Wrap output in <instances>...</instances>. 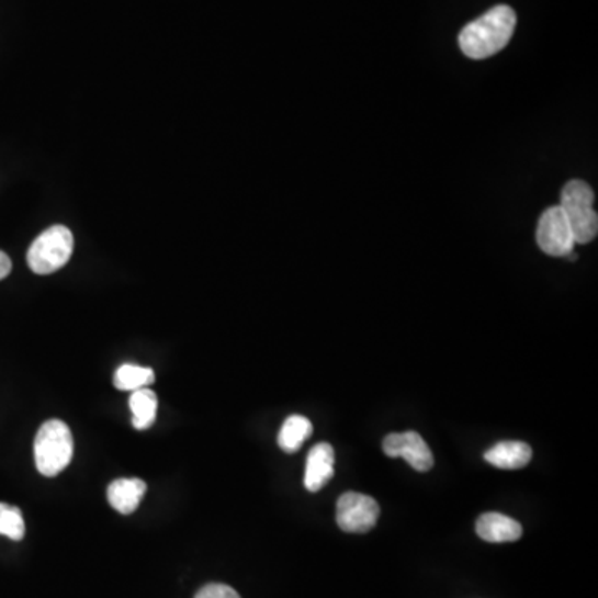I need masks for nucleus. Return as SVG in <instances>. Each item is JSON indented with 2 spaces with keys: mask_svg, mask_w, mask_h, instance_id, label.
<instances>
[{
  "mask_svg": "<svg viewBox=\"0 0 598 598\" xmlns=\"http://www.w3.org/2000/svg\"><path fill=\"white\" fill-rule=\"evenodd\" d=\"M517 18L509 5H497L471 22L459 34V45L472 60H484L506 48L516 31Z\"/></svg>",
  "mask_w": 598,
  "mask_h": 598,
  "instance_id": "nucleus-1",
  "label": "nucleus"
},
{
  "mask_svg": "<svg viewBox=\"0 0 598 598\" xmlns=\"http://www.w3.org/2000/svg\"><path fill=\"white\" fill-rule=\"evenodd\" d=\"M35 465L45 477L60 474L74 458V438L66 422L52 419L44 422L35 436Z\"/></svg>",
  "mask_w": 598,
  "mask_h": 598,
  "instance_id": "nucleus-2",
  "label": "nucleus"
},
{
  "mask_svg": "<svg viewBox=\"0 0 598 598\" xmlns=\"http://www.w3.org/2000/svg\"><path fill=\"white\" fill-rule=\"evenodd\" d=\"M594 190L582 180H572L562 189L561 208L567 216L575 244L587 245L598 233V216L594 210Z\"/></svg>",
  "mask_w": 598,
  "mask_h": 598,
  "instance_id": "nucleus-3",
  "label": "nucleus"
},
{
  "mask_svg": "<svg viewBox=\"0 0 598 598\" xmlns=\"http://www.w3.org/2000/svg\"><path fill=\"white\" fill-rule=\"evenodd\" d=\"M72 251V232L67 226L54 225L35 238L29 248L27 263L35 274H52L66 267Z\"/></svg>",
  "mask_w": 598,
  "mask_h": 598,
  "instance_id": "nucleus-4",
  "label": "nucleus"
},
{
  "mask_svg": "<svg viewBox=\"0 0 598 598\" xmlns=\"http://www.w3.org/2000/svg\"><path fill=\"white\" fill-rule=\"evenodd\" d=\"M535 239L539 248L549 257H568L574 251V233L561 206H551L542 213Z\"/></svg>",
  "mask_w": 598,
  "mask_h": 598,
  "instance_id": "nucleus-5",
  "label": "nucleus"
},
{
  "mask_svg": "<svg viewBox=\"0 0 598 598\" xmlns=\"http://www.w3.org/2000/svg\"><path fill=\"white\" fill-rule=\"evenodd\" d=\"M380 504L366 494L346 493L336 506V522L348 533H366L380 519Z\"/></svg>",
  "mask_w": 598,
  "mask_h": 598,
  "instance_id": "nucleus-6",
  "label": "nucleus"
},
{
  "mask_svg": "<svg viewBox=\"0 0 598 598\" xmlns=\"http://www.w3.org/2000/svg\"><path fill=\"white\" fill-rule=\"evenodd\" d=\"M384 454L390 458H403L410 467L419 472H428L435 465V455L417 432H400L386 436L383 442Z\"/></svg>",
  "mask_w": 598,
  "mask_h": 598,
  "instance_id": "nucleus-7",
  "label": "nucleus"
},
{
  "mask_svg": "<svg viewBox=\"0 0 598 598\" xmlns=\"http://www.w3.org/2000/svg\"><path fill=\"white\" fill-rule=\"evenodd\" d=\"M335 475V449L319 442L309 451L306 461L305 487L309 493H318Z\"/></svg>",
  "mask_w": 598,
  "mask_h": 598,
  "instance_id": "nucleus-8",
  "label": "nucleus"
},
{
  "mask_svg": "<svg viewBox=\"0 0 598 598\" xmlns=\"http://www.w3.org/2000/svg\"><path fill=\"white\" fill-rule=\"evenodd\" d=\"M475 532L483 541L490 544H504V542L519 541L522 537V526L512 517L489 512L478 517Z\"/></svg>",
  "mask_w": 598,
  "mask_h": 598,
  "instance_id": "nucleus-9",
  "label": "nucleus"
},
{
  "mask_svg": "<svg viewBox=\"0 0 598 598\" xmlns=\"http://www.w3.org/2000/svg\"><path fill=\"white\" fill-rule=\"evenodd\" d=\"M145 493H147V484L142 478H116L110 484L106 497L116 512L131 516L140 506Z\"/></svg>",
  "mask_w": 598,
  "mask_h": 598,
  "instance_id": "nucleus-10",
  "label": "nucleus"
},
{
  "mask_svg": "<svg viewBox=\"0 0 598 598\" xmlns=\"http://www.w3.org/2000/svg\"><path fill=\"white\" fill-rule=\"evenodd\" d=\"M484 459L494 467L514 471V469H522L529 464L532 459V449L526 442L520 441L497 442L484 454Z\"/></svg>",
  "mask_w": 598,
  "mask_h": 598,
  "instance_id": "nucleus-11",
  "label": "nucleus"
},
{
  "mask_svg": "<svg viewBox=\"0 0 598 598\" xmlns=\"http://www.w3.org/2000/svg\"><path fill=\"white\" fill-rule=\"evenodd\" d=\"M313 425L308 417L294 416L287 417L278 435V445L287 454L300 451L302 445L312 438Z\"/></svg>",
  "mask_w": 598,
  "mask_h": 598,
  "instance_id": "nucleus-12",
  "label": "nucleus"
},
{
  "mask_svg": "<svg viewBox=\"0 0 598 598\" xmlns=\"http://www.w3.org/2000/svg\"><path fill=\"white\" fill-rule=\"evenodd\" d=\"M131 409L132 416H134L132 417V422H134V428L137 431H145V429L151 428L155 419H157V394L150 387L134 391L131 396Z\"/></svg>",
  "mask_w": 598,
  "mask_h": 598,
  "instance_id": "nucleus-13",
  "label": "nucleus"
},
{
  "mask_svg": "<svg viewBox=\"0 0 598 598\" xmlns=\"http://www.w3.org/2000/svg\"><path fill=\"white\" fill-rule=\"evenodd\" d=\"M155 383V373L150 368L135 366V364H124L116 370L113 384L120 391L144 390Z\"/></svg>",
  "mask_w": 598,
  "mask_h": 598,
  "instance_id": "nucleus-14",
  "label": "nucleus"
},
{
  "mask_svg": "<svg viewBox=\"0 0 598 598\" xmlns=\"http://www.w3.org/2000/svg\"><path fill=\"white\" fill-rule=\"evenodd\" d=\"M0 535H5L11 541H22L25 535L24 516L19 507L0 503Z\"/></svg>",
  "mask_w": 598,
  "mask_h": 598,
  "instance_id": "nucleus-15",
  "label": "nucleus"
},
{
  "mask_svg": "<svg viewBox=\"0 0 598 598\" xmlns=\"http://www.w3.org/2000/svg\"><path fill=\"white\" fill-rule=\"evenodd\" d=\"M195 598H241L235 588L228 587L223 584H208L205 587L200 588Z\"/></svg>",
  "mask_w": 598,
  "mask_h": 598,
  "instance_id": "nucleus-16",
  "label": "nucleus"
},
{
  "mask_svg": "<svg viewBox=\"0 0 598 598\" xmlns=\"http://www.w3.org/2000/svg\"><path fill=\"white\" fill-rule=\"evenodd\" d=\"M12 261L4 251H0V280H4L11 274Z\"/></svg>",
  "mask_w": 598,
  "mask_h": 598,
  "instance_id": "nucleus-17",
  "label": "nucleus"
}]
</instances>
